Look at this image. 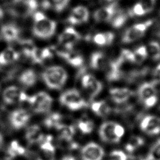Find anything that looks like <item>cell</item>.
<instances>
[{
  "mask_svg": "<svg viewBox=\"0 0 160 160\" xmlns=\"http://www.w3.org/2000/svg\"><path fill=\"white\" fill-rule=\"evenodd\" d=\"M32 32L36 38L46 39L51 38L56 32V22L48 17L41 11L33 13Z\"/></svg>",
  "mask_w": 160,
  "mask_h": 160,
  "instance_id": "cell-1",
  "label": "cell"
},
{
  "mask_svg": "<svg viewBox=\"0 0 160 160\" xmlns=\"http://www.w3.org/2000/svg\"><path fill=\"white\" fill-rule=\"evenodd\" d=\"M154 23V19H148L131 25L124 31L121 42L124 44H131L141 39L146 34Z\"/></svg>",
  "mask_w": 160,
  "mask_h": 160,
  "instance_id": "cell-2",
  "label": "cell"
},
{
  "mask_svg": "<svg viewBox=\"0 0 160 160\" xmlns=\"http://www.w3.org/2000/svg\"><path fill=\"white\" fill-rule=\"evenodd\" d=\"M43 81L47 86L52 89H60L65 84L68 74L64 68L59 66L46 68L42 74Z\"/></svg>",
  "mask_w": 160,
  "mask_h": 160,
  "instance_id": "cell-3",
  "label": "cell"
},
{
  "mask_svg": "<svg viewBox=\"0 0 160 160\" xmlns=\"http://www.w3.org/2000/svg\"><path fill=\"white\" fill-rule=\"evenodd\" d=\"M158 84L153 80L144 82L138 88V96L143 106L146 109L154 107L159 101L157 86Z\"/></svg>",
  "mask_w": 160,
  "mask_h": 160,
  "instance_id": "cell-4",
  "label": "cell"
},
{
  "mask_svg": "<svg viewBox=\"0 0 160 160\" xmlns=\"http://www.w3.org/2000/svg\"><path fill=\"white\" fill-rule=\"evenodd\" d=\"M124 133V127L113 121L104 122L101 124L99 130L100 138L105 142H119Z\"/></svg>",
  "mask_w": 160,
  "mask_h": 160,
  "instance_id": "cell-5",
  "label": "cell"
},
{
  "mask_svg": "<svg viewBox=\"0 0 160 160\" xmlns=\"http://www.w3.org/2000/svg\"><path fill=\"white\" fill-rule=\"evenodd\" d=\"M60 103L72 111L79 110L88 106L86 101L76 89H69L64 92L59 98Z\"/></svg>",
  "mask_w": 160,
  "mask_h": 160,
  "instance_id": "cell-6",
  "label": "cell"
},
{
  "mask_svg": "<svg viewBox=\"0 0 160 160\" xmlns=\"http://www.w3.org/2000/svg\"><path fill=\"white\" fill-rule=\"evenodd\" d=\"M27 101L31 104L32 110L36 113H44L49 111L52 104V98L44 91L28 96Z\"/></svg>",
  "mask_w": 160,
  "mask_h": 160,
  "instance_id": "cell-7",
  "label": "cell"
},
{
  "mask_svg": "<svg viewBox=\"0 0 160 160\" xmlns=\"http://www.w3.org/2000/svg\"><path fill=\"white\" fill-rule=\"evenodd\" d=\"M140 129L149 136H157L160 134V118L153 114H148L141 120Z\"/></svg>",
  "mask_w": 160,
  "mask_h": 160,
  "instance_id": "cell-8",
  "label": "cell"
},
{
  "mask_svg": "<svg viewBox=\"0 0 160 160\" xmlns=\"http://www.w3.org/2000/svg\"><path fill=\"white\" fill-rule=\"evenodd\" d=\"M89 17L90 12L88 8L83 5H78L71 9L66 21L69 24L76 26L87 22Z\"/></svg>",
  "mask_w": 160,
  "mask_h": 160,
  "instance_id": "cell-9",
  "label": "cell"
},
{
  "mask_svg": "<svg viewBox=\"0 0 160 160\" xmlns=\"http://www.w3.org/2000/svg\"><path fill=\"white\" fill-rule=\"evenodd\" d=\"M81 38V34L71 26L65 28L58 37V42L61 46L72 50L74 45Z\"/></svg>",
  "mask_w": 160,
  "mask_h": 160,
  "instance_id": "cell-10",
  "label": "cell"
},
{
  "mask_svg": "<svg viewBox=\"0 0 160 160\" xmlns=\"http://www.w3.org/2000/svg\"><path fill=\"white\" fill-rule=\"evenodd\" d=\"M104 155V149L95 142L87 144L81 151L82 160H102Z\"/></svg>",
  "mask_w": 160,
  "mask_h": 160,
  "instance_id": "cell-11",
  "label": "cell"
},
{
  "mask_svg": "<svg viewBox=\"0 0 160 160\" xmlns=\"http://www.w3.org/2000/svg\"><path fill=\"white\" fill-rule=\"evenodd\" d=\"M28 96L15 86H11L4 89L2 93V99L8 104H11L18 101H27Z\"/></svg>",
  "mask_w": 160,
  "mask_h": 160,
  "instance_id": "cell-12",
  "label": "cell"
},
{
  "mask_svg": "<svg viewBox=\"0 0 160 160\" xmlns=\"http://www.w3.org/2000/svg\"><path fill=\"white\" fill-rule=\"evenodd\" d=\"M118 9V6L114 5L101 6L93 12V19L97 22H109Z\"/></svg>",
  "mask_w": 160,
  "mask_h": 160,
  "instance_id": "cell-13",
  "label": "cell"
},
{
  "mask_svg": "<svg viewBox=\"0 0 160 160\" xmlns=\"http://www.w3.org/2000/svg\"><path fill=\"white\" fill-rule=\"evenodd\" d=\"M29 119L30 114L23 109L12 111L9 116L11 124L16 129H19L26 126Z\"/></svg>",
  "mask_w": 160,
  "mask_h": 160,
  "instance_id": "cell-14",
  "label": "cell"
},
{
  "mask_svg": "<svg viewBox=\"0 0 160 160\" xmlns=\"http://www.w3.org/2000/svg\"><path fill=\"white\" fill-rule=\"evenodd\" d=\"M133 93V91L128 88H114L109 90L111 99L117 104H122L128 101Z\"/></svg>",
  "mask_w": 160,
  "mask_h": 160,
  "instance_id": "cell-15",
  "label": "cell"
},
{
  "mask_svg": "<svg viewBox=\"0 0 160 160\" xmlns=\"http://www.w3.org/2000/svg\"><path fill=\"white\" fill-rule=\"evenodd\" d=\"M0 31L2 38L9 42L17 41L21 32L19 28L14 24H6L2 25Z\"/></svg>",
  "mask_w": 160,
  "mask_h": 160,
  "instance_id": "cell-16",
  "label": "cell"
},
{
  "mask_svg": "<svg viewBox=\"0 0 160 160\" xmlns=\"http://www.w3.org/2000/svg\"><path fill=\"white\" fill-rule=\"evenodd\" d=\"M122 64V63L118 59L109 62L106 72V78L109 81H117L121 78Z\"/></svg>",
  "mask_w": 160,
  "mask_h": 160,
  "instance_id": "cell-17",
  "label": "cell"
},
{
  "mask_svg": "<svg viewBox=\"0 0 160 160\" xmlns=\"http://www.w3.org/2000/svg\"><path fill=\"white\" fill-rule=\"evenodd\" d=\"M19 58V54L11 47H8L0 53V66H6L14 62Z\"/></svg>",
  "mask_w": 160,
  "mask_h": 160,
  "instance_id": "cell-18",
  "label": "cell"
},
{
  "mask_svg": "<svg viewBox=\"0 0 160 160\" xmlns=\"http://www.w3.org/2000/svg\"><path fill=\"white\" fill-rule=\"evenodd\" d=\"M115 35L112 32L105 31L98 32L93 36V41L98 46H103L110 45L114 41Z\"/></svg>",
  "mask_w": 160,
  "mask_h": 160,
  "instance_id": "cell-19",
  "label": "cell"
},
{
  "mask_svg": "<svg viewBox=\"0 0 160 160\" xmlns=\"http://www.w3.org/2000/svg\"><path fill=\"white\" fill-rule=\"evenodd\" d=\"M44 137L41 128L38 125L29 126L25 134V138L29 143L40 142Z\"/></svg>",
  "mask_w": 160,
  "mask_h": 160,
  "instance_id": "cell-20",
  "label": "cell"
},
{
  "mask_svg": "<svg viewBox=\"0 0 160 160\" xmlns=\"http://www.w3.org/2000/svg\"><path fill=\"white\" fill-rule=\"evenodd\" d=\"M71 0H43V7L56 12H61L68 7Z\"/></svg>",
  "mask_w": 160,
  "mask_h": 160,
  "instance_id": "cell-21",
  "label": "cell"
},
{
  "mask_svg": "<svg viewBox=\"0 0 160 160\" xmlns=\"http://www.w3.org/2000/svg\"><path fill=\"white\" fill-rule=\"evenodd\" d=\"M150 12V11L142 0L135 2L128 11L129 17H142Z\"/></svg>",
  "mask_w": 160,
  "mask_h": 160,
  "instance_id": "cell-22",
  "label": "cell"
},
{
  "mask_svg": "<svg viewBox=\"0 0 160 160\" xmlns=\"http://www.w3.org/2000/svg\"><path fill=\"white\" fill-rule=\"evenodd\" d=\"M59 137L67 142L71 141L75 133V129L72 125L61 124L56 128Z\"/></svg>",
  "mask_w": 160,
  "mask_h": 160,
  "instance_id": "cell-23",
  "label": "cell"
},
{
  "mask_svg": "<svg viewBox=\"0 0 160 160\" xmlns=\"http://www.w3.org/2000/svg\"><path fill=\"white\" fill-rule=\"evenodd\" d=\"M145 143L143 138L138 135L131 136L125 145V149L127 152L132 153L142 148Z\"/></svg>",
  "mask_w": 160,
  "mask_h": 160,
  "instance_id": "cell-24",
  "label": "cell"
},
{
  "mask_svg": "<svg viewBox=\"0 0 160 160\" xmlns=\"http://www.w3.org/2000/svg\"><path fill=\"white\" fill-rule=\"evenodd\" d=\"M128 18V12L118 9L109 22L114 28L119 29L126 23Z\"/></svg>",
  "mask_w": 160,
  "mask_h": 160,
  "instance_id": "cell-25",
  "label": "cell"
},
{
  "mask_svg": "<svg viewBox=\"0 0 160 160\" xmlns=\"http://www.w3.org/2000/svg\"><path fill=\"white\" fill-rule=\"evenodd\" d=\"M37 80V76L32 69H26L19 77V82L26 87L33 86Z\"/></svg>",
  "mask_w": 160,
  "mask_h": 160,
  "instance_id": "cell-26",
  "label": "cell"
},
{
  "mask_svg": "<svg viewBox=\"0 0 160 160\" xmlns=\"http://www.w3.org/2000/svg\"><path fill=\"white\" fill-rule=\"evenodd\" d=\"M91 109L98 116L106 117L111 112V108L104 101L93 102L91 104Z\"/></svg>",
  "mask_w": 160,
  "mask_h": 160,
  "instance_id": "cell-27",
  "label": "cell"
},
{
  "mask_svg": "<svg viewBox=\"0 0 160 160\" xmlns=\"http://www.w3.org/2000/svg\"><path fill=\"white\" fill-rule=\"evenodd\" d=\"M106 64L104 54L101 52H94L92 54L90 60L91 67L94 69H102Z\"/></svg>",
  "mask_w": 160,
  "mask_h": 160,
  "instance_id": "cell-28",
  "label": "cell"
},
{
  "mask_svg": "<svg viewBox=\"0 0 160 160\" xmlns=\"http://www.w3.org/2000/svg\"><path fill=\"white\" fill-rule=\"evenodd\" d=\"M146 46L148 57L153 61L160 60V43L154 40L149 41Z\"/></svg>",
  "mask_w": 160,
  "mask_h": 160,
  "instance_id": "cell-29",
  "label": "cell"
},
{
  "mask_svg": "<svg viewBox=\"0 0 160 160\" xmlns=\"http://www.w3.org/2000/svg\"><path fill=\"white\" fill-rule=\"evenodd\" d=\"M134 56V63L141 64L144 62L149 57L146 45H140L133 51Z\"/></svg>",
  "mask_w": 160,
  "mask_h": 160,
  "instance_id": "cell-30",
  "label": "cell"
},
{
  "mask_svg": "<svg viewBox=\"0 0 160 160\" xmlns=\"http://www.w3.org/2000/svg\"><path fill=\"white\" fill-rule=\"evenodd\" d=\"M64 59L71 66L74 67H79L83 63V58L79 53L74 51H69L64 58Z\"/></svg>",
  "mask_w": 160,
  "mask_h": 160,
  "instance_id": "cell-31",
  "label": "cell"
},
{
  "mask_svg": "<svg viewBox=\"0 0 160 160\" xmlns=\"http://www.w3.org/2000/svg\"><path fill=\"white\" fill-rule=\"evenodd\" d=\"M62 116L58 112H54L48 116L44 120V124L46 128H56L61 124Z\"/></svg>",
  "mask_w": 160,
  "mask_h": 160,
  "instance_id": "cell-32",
  "label": "cell"
},
{
  "mask_svg": "<svg viewBox=\"0 0 160 160\" xmlns=\"http://www.w3.org/2000/svg\"><path fill=\"white\" fill-rule=\"evenodd\" d=\"M8 155L9 158H12L18 155L24 154L26 152L25 149L19 144L17 141H11L8 149Z\"/></svg>",
  "mask_w": 160,
  "mask_h": 160,
  "instance_id": "cell-33",
  "label": "cell"
},
{
  "mask_svg": "<svg viewBox=\"0 0 160 160\" xmlns=\"http://www.w3.org/2000/svg\"><path fill=\"white\" fill-rule=\"evenodd\" d=\"M19 44L24 55L28 58H31L33 51L36 48L32 41L30 39H22L19 41Z\"/></svg>",
  "mask_w": 160,
  "mask_h": 160,
  "instance_id": "cell-34",
  "label": "cell"
},
{
  "mask_svg": "<svg viewBox=\"0 0 160 160\" xmlns=\"http://www.w3.org/2000/svg\"><path fill=\"white\" fill-rule=\"evenodd\" d=\"M89 92V98L91 100H92L96 96H98L102 89V83L96 80L94 83L90 86L88 88L86 89Z\"/></svg>",
  "mask_w": 160,
  "mask_h": 160,
  "instance_id": "cell-35",
  "label": "cell"
},
{
  "mask_svg": "<svg viewBox=\"0 0 160 160\" xmlns=\"http://www.w3.org/2000/svg\"><path fill=\"white\" fill-rule=\"evenodd\" d=\"M78 128L84 134L91 133L94 129V123L92 121L87 119H81L78 122Z\"/></svg>",
  "mask_w": 160,
  "mask_h": 160,
  "instance_id": "cell-36",
  "label": "cell"
},
{
  "mask_svg": "<svg viewBox=\"0 0 160 160\" xmlns=\"http://www.w3.org/2000/svg\"><path fill=\"white\" fill-rule=\"evenodd\" d=\"M118 59L122 63H134V56L133 51L127 49H122Z\"/></svg>",
  "mask_w": 160,
  "mask_h": 160,
  "instance_id": "cell-37",
  "label": "cell"
},
{
  "mask_svg": "<svg viewBox=\"0 0 160 160\" xmlns=\"http://www.w3.org/2000/svg\"><path fill=\"white\" fill-rule=\"evenodd\" d=\"M148 156L151 160H160V139L153 144Z\"/></svg>",
  "mask_w": 160,
  "mask_h": 160,
  "instance_id": "cell-38",
  "label": "cell"
},
{
  "mask_svg": "<svg viewBox=\"0 0 160 160\" xmlns=\"http://www.w3.org/2000/svg\"><path fill=\"white\" fill-rule=\"evenodd\" d=\"M127 154L121 150H114L111 152L109 160H127Z\"/></svg>",
  "mask_w": 160,
  "mask_h": 160,
  "instance_id": "cell-39",
  "label": "cell"
},
{
  "mask_svg": "<svg viewBox=\"0 0 160 160\" xmlns=\"http://www.w3.org/2000/svg\"><path fill=\"white\" fill-rule=\"evenodd\" d=\"M30 59L34 63H37V64L42 63L44 60L42 57L41 49L38 48H36L33 51Z\"/></svg>",
  "mask_w": 160,
  "mask_h": 160,
  "instance_id": "cell-40",
  "label": "cell"
},
{
  "mask_svg": "<svg viewBox=\"0 0 160 160\" xmlns=\"http://www.w3.org/2000/svg\"><path fill=\"white\" fill-rule=\"evenodd\" d=\"M96 80L95 77L91 74H86L82 78V86L84 88L87 89L91 86Z\"/></svg>",
  "mask_w": 160,
  "mask_h": 160,
  "instance_id": "cell-41",
  "label": "cell"
},
{
  "mask_svg": "<svg viewBox=\"0 0 160 160\" xmlns=\"http://www.w3.org/2000/svg\"><path fill=\"white\" fill-rule=\"evenodd\" d=\"M152 80L154 81L158 84H160V60L158 61V64L154 69Z\"/></svg>",
  "mask_w": 160,
  "mask_h": 160,
  "instance_id": "cell-42",
  "label": "cell"
},
{
  "mask_svg": "<svg viewBox=\"0 0 160 160\" xmlns=\"http://www.w3.org/2000/svg\"><path fill=\"white\" fill-rule=\"evenodd\" d=\"M107 4L109 5H114L118 6L120 0H104Z\"/></svg>",
  "mask_w": 160,
  "mask_h": 160,
  "instance_id": "cell-43",
  "label": "cell"
},
{
  "mask_svg": "<svg viewBox=\"0 0 160 160\" xmlns=\"http://www.w3.org/2000/svg\"><path fill=\"white\" fill-rule=\"evenodd\" d=\"M62 160H76L75 158L72 156H65L62 158Z\"/></svg>",
  "mask_w": 160,
  "mask_h": 160,
  "instance_id": "cell-44",
  "label": "cell"
},
{
  "mask_svg": "<svg viewBox=\"0 0 160 160\" xmlns=\"http://www.w3.org/2000/svg\"><path fill=\"white\" fill-rule=\"evenodd\" d=\"M2 142H3V138H2V134L0 133V147L2 146Z\"/></svg>",
  "mask_w": 160,
  "mask_h": 160,
  "instance_id": "cell-45",
  "label": "cell"
},
{
  "mask_svg": "<svg viewBox=\"0 0 160 160\" xmlns=\"http://www.w3.org/2000/svg\"><path fill=\"white\" fill-rule=\"evenodd\" d=\"M2 15H3V12H2V9H1V7H0V18H2Z\"/></svg>",
  "mask_w": 160,
  "mask_h": 160,
  "instance_id": "cell-46",
  "label": "cell"
},
{
  "mask_svg": "<svg viewBox=\"0 0 160 160\" xmlns=\"http://www.w3.org/2000/svg\"><path fill=\"white\" fill-rule=\"evenodd\" d=\"M155 1H156V0H155Z\"/></svg>",
  "mask_w": 160,
  "mask_h": 160,
  "instance_id": "cell-47",
  "label": "cell"
}]
</instances>
